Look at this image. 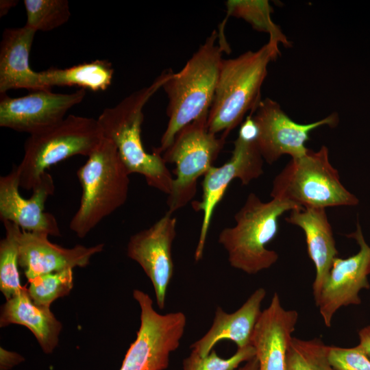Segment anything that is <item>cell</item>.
Instances as JSON below:
<instances>
[{
  "label": "cell",
  "instance_id": "cell-1",
  "mask_svg": "<svg viewBox=\"0 0 370 370\" xmlns=\"http://www.w3.org/2000/svg\"><path fill=\"white\" fill-rule=\"evenodd\" d=\"M230 51L229 45L220 41L218 30H213L185 66L179 72L171 73L162 86L169 101V120L160 144L153 152L162 156L182 128L208 114L223 60V53Z\"/></svg>",
  "mask_w": 370,
  "mask_h": 370
},
{
  "label": "cell",
  "instance_id": "cell-2",
  "mask_svg": "<svg viewBox=\"0 0 370 370\" xmlns=\"http://www.w3.org/2000/svg\"><path fill=\"white\" fill-rule=\"evenodd\" d=\"M173 71H164L150 85L125 97L113 107L105 108L97 119L103 137L115 145L129 174L142 175L147 184L167 195L173 177L162 156L145 149L141 139L143 108Z\"/></svg>",
  "mask_w": 370,
  "mask_h": 370
},
{
  "label": "cell",
  "instance_id": "cell-3",
  "mask_svg": "<svg viewBox=\"0 0 370 370\" xmlns=\"http://www.w3.org/2000/svg\"><path fill=\"white\" fill-rule=\"evenodd\" d=\"M280 43L269 39L256 51L223 59L207 127L210 132L229 133L241 123L247 112L254 113L260 102V90L269 63L280 54Z\"/></svg>",
  "mask_w": 370,
  "mask_h": 370
},
{
  "label": "cell",
  "instance_id": "cell-4",
  "mask_svg": "<svg viewBox=\"0 0 370 370\" xmlns=\"http://www.w3.org/2000/svg\"><path fill=\"white\" fill-rule=\"evenodd\" d=\"M299 208L302 207L276 198L264 202L249 193L234 215L235 225L223 229L219 235L231 267L249 275L272 267L279 256L266 246L278 234L280 216Z\"/></svg>",
  "mask_w": 370,
  "mask_h": 370
},
{
  "label": "cell",
  "instance_id": "cell-5",
  "mask_svg": "<svg viewBox=\"0 0 370 370\" xmlns=\"http://www.w3.org/2000/svg\"><path fill=\"white\" fill-rule=\"evenodd\" d=\"M77 175L82 193L69 228L84 238L125 203L130 180L115 145L103 137Z\"/></svg>",
  "mask_w": 370,
  "mask_h": 370
},
{
  "label": "cell",
  "instance_id": "cell-6",
  "mask_svg": "<svg viewBox=\"0 0 370 370\" xmlns=\"http://www.w3.org/2000/svg\"><path fill=\"white\" fill-rule=\"evenodd\" d=\"M271 197L302 208L354 206L359 202L341 183L325 145L318 151L308 149L303 156L291 158L275 177Z\"/></svg>",
  "mask_w": 370,
  "mask_h": 370
},
{
  "label": "cell",
  "instance_id": "cell-7",
  "mask_svg": "<svg viewBox=\"0 0 370 370\" xmlns=\"http://www.w3.org/2000/svg\"><path fill=\"white\" fill-rule=\"evenodd\" d=\"M103 139L96 119L69 115L58 123L30 134L17 166L20 187L32 190L50 166L70 157H88Z\"/></svg>",
  "mask_w": 370,
  "mask_h": 370
},
{
  "label": "cell",
  "instance_id": "cell-8",
  "mask_svg": "<svg viewBox=\"0 0 370 370\" xmlns=\"http://www.w3.org/2000/svg\"><path fill=\"white\" fill-rule=\"evenodd\" d=\"M204 114L182 128L162 154L166 163H174L175 177L168 195V211L173 214L186 206L197 192L199 177L213 166L226 137L210 132Z\"/></svg>",
  "mask_w": 370,
  "mask_h": 370
},
{
  "label": "cell",
  "instance_id": "cell-9",
  "mask_svg": "<svg viewBox=\"0 0 370 370\" xmlns=\"http://www.w3.org/2000/svg\"><path fill=\"white\" fill-rule=\"evenodd\" d=\"M133 297L140 308V325L119 370H165L180 345L186 317L182 312L158 313L149 295L140 290L134 289Z\"/></svg>",
  "mask_w": 370,
  "mask_h": 370
},
{
  "label": "cell",
  "instance_id": "cell-10",
  "mask_svg": "<svg viewBox=\"0 0 370 370\" xmlns=\"http://www.w3.org/2000/svg\"><path fill=\"white\" fill-rule=\"evenodd\" d=\"M264 161L256 140L238 136L234 143L230 158L221 166H212L204 175L201 201L193 204L195 210L203 212L199 237L194 255L196 262L203 257L214 209L230 184L234 179H239L242 185H247L258 178L264 173Z\"/></svg>",
  "mask_w": 370,
  "mask_h": 370
},
{
  "label": "cell",
  "instance_id": "cell-11",
  "mask_svg": "<svg viewBox=\"0 0 370 370\" xmlns=\"http://www.w3.org/2000/svg\"><path fill=\"white\" fill-rule=\"evenodd\" d=\"M252 116L258 128V149L264 160L269 164L285 154L291 158L303 156L308 150L305 143L309 140L311 131L323 125L334 127L339 121L338 114L333 112L313 123H296L277 101L270 98L260 101Z\"/></svg>",
  "mask_w": 370,
  "mask_h": 370
},
{
  "label": "cell",
  "instance_id": "cell-12",
  "mask_svg": "<svg viewBox=\"0 0 370 370\" xmlns=\"http://www.w3.org/2000/svg\"><path fill=\"white\" fill-rule=\"evenodd\" d=\"M360 247L357 254L347 258L336 257L315 302L327 327H330L336 312L343 306L361 303L359 293L370 284V247L366 243L359 223L356 230L347 235Z\"/></svg>",
  "mask_w": 370,
  "mask_h": 370
},
{
  "label": "cell",
  "instance_id": "cell-13",
  "mask_svg": "<svg viewBox=\"0 0 370 370\" xmlns=\"http://www.w3.org/2000/svg\"><path fill=\"white\" fill-rule=\"evenodd\" d=\"M166 212L152 225L130 236L127 256L143 269L153 286L159 309L165 306L166 291L174 273L172 245L177 219Z\"/></svg>",
  "mask_w": 370,
  "mask_h": 370
},
{
  "label": "cell",
  "instance_id": "cell-14",
  "mask_svg": "<svg viewBox=\"0 0 370 370\" xmlns=\"http://www.w3.org/2000/svg\"><path fill=\"white\" fill-rule=\"evenodd\" d=\"M85 96L82 88L66 94L36 90L19 97L1 94L0 126L29 135L39 132L62 121Z\"/></svg>",
  "mask_w": 370,
  "mask_h": 370
},
{
  "label": "cell",
  "instance_id": "cell-15",
  "mask_svg": "<svg viewBox=\"0 0 370 370\" xmlns=\"http://www.w3.org/2000/svg\"><path fill=\"white\" fill-rule=\"evenodd\" d=\"M18 167L14 164L7 175L0 177V218L16 224L26 232L60 236L58 223L50 212H45V204L54 193L52 176L45 173L32 189L29 199L19 192Z\"/></svg>",
  "mask_w": 370,
  "mask_h": 370
},
{
  "label": "cell",
  "instance_id": "cell-16",
  "mask_svg": "<svg viewBox=\"0 0 370 370\" xmlns=\"http://www.w3.org/2000/svg\"><path fill=\"white\" fill-rule=\"evenodd\" d=\"M49 235L21 230L18 236V264L28 282L39 275L75 267H86L104 245H77L65 248L51 243Z\"/></svg>",
  "mask_w": 370,
  "mask_h": 370
},
{
  "label": "cell",
  "instance_id": "cell-17",
  "mask_svg": "<svg viewBox=\"0 0 370 370\" xmlns=\"http://www.w3.org/2000/svg\"><path fill=\"white\" fill-rule=\"evenodd\" d=\"M297 320V312L283 308L275 293L262 311L251 339L258 370H286L287 352Z\"/></svg>",
  "mask_w": 370,
  "mask_h": 370
},
{
  "label": "cell",
  "instance_id": "cell-18",
  "mask_svg": "<svg viewBox=\"0 0 370 370\" xmlns=\"http://www.w3.org/2000/svg\"><path fill=\"white\" fill-rule=\"evenodd\" d=\"M265 296L264 288H257L238 310L232 313H227L221 307L217 306L210 328L190 345L191 351L201 356H206L217 343L223 340L234 342L237 349L250 345Z\"/></svg>",
  "mask_w": 370,
  "mask_h": 370
},
{
  "label": "cell",
  "instance_id": "cell-19",
  "mask_svg": "<svg viewBox=\"0 0 370 370\" xmlns=\"http://www.w3.org/2000/svg\"><path fill=\"white\" fill-rule=\"evenodd\" d=\"M286 221L299 227L304 232L308 254L316 270L312 284V293L316 302L333 260L338 255L332 228L325 208H296L290 211Z\"/></svg>",
  "mask_w": 370,
  "mask_h": 370
},
{
  "label": "cell",
  "instance_id": "cell-20",
  "mask_svg": "<svg viewBox=\"0 0 370 370\" xmlns=\"http://www.w3.org/2000/svg\"><path fill=\"white\" fill-rule=\"evenodd\" d=\"M36 32L26 25L3 31L0 43L1 94L18 88L49 90L42 85L40 72L32 70L29 65Z\"/></svg>",
  "mask_w": 370,
  "mask_h": 370
},
{
  "label": "cell",
  "instance_id": "cell-21",
  "mask_svg": "<svg viewBox=\"0 0 370 370\" xmlns=\"http://www.w3.org/2000/svg\"><path fill=\"white\" fill-rule=\"evenodd\" d=\"M10 324L28 328L45 354L52 353L57 347L62 328L50 308L36 305L25 287L1 307L0 325L2 328Z\"/></svg>",
  "mask_w": 370,
  "mask_h": 370
},
{
  "label": "cell",
  "instance_id": "cell-22",
  "mask_svg": "<svg viewBox=\"0 0 370 370\" xmlns=\"http://www.w3.org/2000/svg\"><path fill=\"white\" fill-rule=\"evenodd\" d=\"M114 69L106 60L84 62L69 68H50L40 72L42 85L49 90L53 86H78L94 92L106 90L111 85Z\"/></svg>",
  "mask_w": 370,
  "mask_h": 370
},
{
  "label": "cell",
  "instance_id": "cell-23",
  "mask_svg": "<svg viewBox=\"0 0 370 370\" xmlns=\"http://www.w3.org/2000/svg\"><path fill=\"white\" fill-rule=\"evenodd\" d=\"M227 15L223 24L229 16L242 18L247 22L254 29L267 33L269 39L278 41L286 47L291 43L282 32L280 27L272 20V7L267 0H229L226 3Z\"/></svg>",
  "mask_w": 370,
  "mask_h": 370
},
{
  "label": "cell",
  "instance_id": "cell-24",
  "mask_svg": "<svg viewBox=\"0 0 370 370\" xmlns=\"http://www.w3.org/2000/svg\"><path fill=\"white\" fill-rule=\"evenodd\" d=\"M3 223L5 236L0 242V290L7 300L23 288L18 271V236L21 229L10 221Z\"/></svg>",
  "mask_w": 370,
  "mask_h": 370
},
{
  "label": "cell",
  "instance_id": "cell-25",
  "mask_svg": "<svg viewBox=\"0 0 370 370\" xmlns=\"http://www.w3.org/2000/svg\"><path fill=\"white\" fill-rule=\"evenodd\" d=\"M328 345L321 339L293 337L287 352L286 370H335L328 358Z\"/></svg>",
  "mask_w": 370,
  "mask_h": 370
},
{
  "label": "cell",
  "instance_id": "cell-26",
  "mask_svg": "<svg viewBox=\"0 0 370 370\" xmlns=\"http://www.w3.org/2000/svg\"><path fill=\"white\" fill-rule=\"evenodd\" d=\"M23 3L27 14L25 25L36 32L53 30L71 16L67 0H24Z\"/></svg>",
  "mask_w": 370,
  "mask_h": 370
},
{
  "label": "cell",
  "instance_id": "cell-27",
  "mask_svg": "<svg viewBox=\"0 0 370 370\" xmlns=\"http://www.w3.org/2000/svg\"><path fill=\"white\" fill-rule=\"evenodd\" d=\"M28 294L33 302L49 308L56 299L68 295L73 287L72 269L39 275L29 281Z\"/></svg>",
  "mask_w": 370,
  "mask_h": 370
},
{
  "label": "cell",
  "instance_id": "cell-28",
  "mask_svg": "<svg viewBox=\"0 0 370 370\" xmlns=\"http://www.w3.org/2000/svg\"><path fill=\"white\" fill-rule=\"evenodd\" d=\"M255 355V349L251 345L237 349L236 353L227 358L220 357L214 349L204 357L191 351L183 360L182 370H236Z\"/></svg>",
  "mask_w": 370,
  "mask_h": 370
},
{
  "label": "cell",
  "instance_id": "cell-29",
  "mask_svg": "<svg viewBox=\"0 0 370 370\" xmlns=\"http://www.w3.org/2000/svg\"><path fill=\"white\" fill-rule=\"evenodd\" d=\"M328 358L335 370H370V359L362 347L328 346Z\"/></svg>",
  "mask_w": 370,
  "mask_h": 370
},
{
  "label": "cell",
  "instance_id": "cell-30",
  "mask_svg": "<svg viewBox=\"0 0 370 370\" xmlns=\"http://www.w3.org/2000/svg\"><path fill=\"white\" fill-rule=\"evenodd\" d=\"M24 360L19 354L0 348V370H10Z\"/></svg>",
  "mask_w": 370,
  "mask_h": 370
},
{
  "label": "cell",
  "instance_id": "cell-31",
  "mask_svg": "<svg viewBox=\"0 0 370 370\" xmlns=\"http://www.w3.org/2000/svg\"><path fill=\"white\" fill-rule=\"evenodd\" d=\"M358 336L360 339L358 345L370 359V325L360 329Z\"/></svg>",
  "mask_w": 370,
  "mask_h": 370
},
{
  "label": "cell",
  "instance_id": "cell-32",
  "mask_svg": "<svg viewBox=\"0 0 370 370\" xmlns=\"http://www.w3.org/2000/svg\"><path fill=\"white\" fill-rule=\"evenodd\" d=\"M18 3L15 0H1L0 1V16H3Z\"/></svg>",
  "mask_w": 370,
  "mask_h": 370
},
{
  "label": "cell",
  "instance_id": "cell-33",
  "mask_svg": "<svg viewBox=\"0 0 370 370\" xmlns=\"http://www.w3.org/2000/svg\"><path fill=\"white\" fill-rule=\"evenodd\" d=\"M236 370H258V361L256 357H253Z\"/></svg>",
  "mask_w": 370,
  "mask_h": 370
}]
</instances>
